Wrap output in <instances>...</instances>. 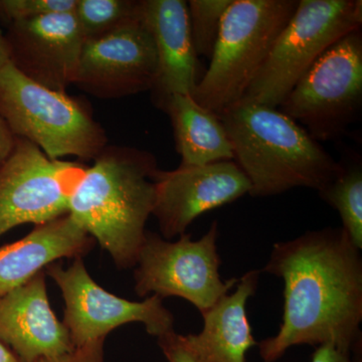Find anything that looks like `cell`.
<instances>
[{"label":"cell","mask_w":362,"mask_h":362,"mask_svg":"<svg viewBox=\"0 0 362 362\" xmlns=\"http://www.w3.org/2000/svg\"><path fill=\"white\" fill-rule=\"evenodd\" d=\"M263 272L284 281L280 329L258 343L264 361L275 362L296 345L332 343L350 354L358 347L362 258L342 228L277 243Z\"/></svg>","instance_id":"obj_1"},{"label":"cell","mask_w":362,"mask_h":362,"mask_svg":"<svg viewBox=\"0 0 362 362\" xmlns=\"http://www.w3.org/2000/svg\"><path fill=\"white\" fill-rule=\"evenodd\" d=\"M158 170L156 157L147 150L107 145L71 194L68 214L119 269L136 265Z\"/></svg>","instance_id":"obj_2"},{"label":"cell","mask_w":362,"mask_h":362,"mask_svg":"<svg viewBox=\"0 0 362 362\" xmlns=\"http://www.w3.org/2000/svg\"><path fill=\"white\" fill-rule=\"evenodd\" d=\"M218 117L252 197H274L297 187L320 192L341 169V162L278 108L240 102Z\"/></svg>","instance_id":"obj_3"},{"label":"cell","mask_w":362,"mask_h":362,"mask_svg":"<svg viewBox=\"0 0 362 362\" xmlns=\"http://www.w3.org/2000/svg\"><path fill=\"white\" fill-rule=\"evenodd\" d=\"M298 0H233L221 21L209 69L192 98L216 115L242 101Z\"/></svg>","instance_id":"obj_4"},{"label":"cell","mask_w":362,"mask_h":362,"mask_svg":"<svg viewBox=\"0 0 362 362\" xmlns=\"http://www.w3.org/2000/svg\"><path fill=\"white\" fill-rule=\"evenodd\" d=\"M0 115L16 137L54 160H94L108 145L106 131L80 100L37 84L11 63L0 70Z\"/></svg>","instance_id":"obj_5"},{"label":"cell","mask_w":362,"mask_h":362,"mask_svg":"<svg viewBox=\"0 0 362 362\" xmlns=\"http://www.w3.org/2000/svg\"><path fill=\"white\" fill-rule=\"evenodd\" d=\"M361 25V0H298L240 102L279 108L316 59Z\"/></svg>","instance_id":"obj_6"},{"label":"cell","mask_w":362,"mask_h":362,"mask_svg":"<svg viewBox=\"0 0 362 362\" xmlns=\"http://www.w3.org/2000/svg\"><path fill=\"white\" fill-rule=\"evenodd\" d=\"M362 108V33L330 45L298 81L279 110L316 141L337 139L358 120Z\"/></svg>","instance_id":"obj_7"},{"label":"cell","mask_w":362,"mask_h":362,"mask_svg":"<svg viewBox=\"0 0 362 362\" xmlns=\"http://www.w3.org/2000/svg\"><path fill=\"white\" fill-rule=\"evenodd\" d=\"M218 233L216 221L197 240L185 233L170 242L147 230L134 267L135 292L140 297L182 298L206 313L239 282L221 277Z\"/></svg>","instance_id":"obj_8"},{"label":"cell","mask_w":362,"mask_h":362,"mask_svg":"<svg viewBox=\"0 0 362 362\" xmlns=\"http://www.w3.org/2000/svg\"><path fill=\"white\" fill-rule=\"evenodd\" d=\"M86 169L78 162L49 158L37 145L16 137L0 164V237L16 226L40 225L68 214Z\"/></svg>","instance_id":"obj_9"},{"label":"cell","mask_w":362,"mask_h":362,"mask_svg":"<svg viewBox=\"0 0 362 362\" xmlns=\"http://www.w3.org/2000/svg\"><path fill=\"white\" fill-rule=\"evenodd\" d=\"M45 272L61 290L65 301L63 324L74 349L106 338L112 330L128 323H142L156 338L175 331V317L164 307L162 298L152 295L135 302L112 294L93 280L83 258L74 259L68 268L56 262Z\"/></svg>","instance_id":"obj_10"},{"label":"cell","mask_w":362,"mask_h":362,"mask_svg":"<svg viewBox=\"0 0 362 362\" xmlns=\"http://www.w3.org/2000/svg\"><path fill=\"white\" fill-rule=\"evenodd\" d=\"M157 74L153 39L141 16L98 39L85 40L74 85L100 99L151 90Z\"/></svg>","instance_id":"obj_11"},{"label":"cell","mask_w":362,"mask_h":362,"mask_svg":"<svg viewBox=\"0 0 362 362\" xmlns=\"http://www.w3.org/2000/svg\"><path fill=\"white\" fill-rule=\"evenodd\" d=\"M250 192L249 180L233 160L180 165L170 171L159 169L152 216L164 239L170 240L187 233L202 214L232 204Z\"/></svg>","instance_id":"obj_12"},{"label":"cell","mask_w":362,"mask_h":362,"mask_svg":"<svg viewBox=\"0 0 362 362\" xmlns=\"http://www.w3.org/2000/svg\"><path fill=\"white\" fill-rule=\"evenodd\" d=\"M4 37L11 65L26 78L59 92L74 85L84 39L73 13L16 21Z\"/></svg>","instance_id":"obj_13"},{"label":"cell","mask_w":362,"mask_h":362,"mask_svg":"<svg viewBox=\"0 0 362 362\" xmlns=\"http://www.w3.org/2000/svg\"><path fill=\"white\" fill-rule=\"evenodd\" d=\"M0 342L23 362L54 358L75 349L49 305L45 271L0 295Z\"/></svg>","instance_id":"obj_14"},{"label":"cell","mask_w":362,"mask_h":362,"mask_svg":"<svg viewBox=\"0 0 362 362\" xmlns=\"http://www.w3.org/2000/svg\"><path fill=\"white\" fill-rule=\"evenodd\" d=\"M140 16L153 39L157 74L151 99L159 107L173 95H190L201 81V63L195 52L187 1L140 0Z\"/></svg>","instance_id":"obj_15"},{"label":"cell","mask_w":362,"mask_h":362,"mask_svg":"<svg viewBox=\"0 0 362 362\" xmlns=\"http://www.w3.org/2000/svg\"><path fill=\"white\" fill-rule=\"evenodd\" d=\"M95 240L69 214L37 225L23 239L0 247V295L13 291L63 258H83Z\"/></svg>","instance_id":"obj_16"},{"label":"cell","mask_w":362,"mask_h":362,"mask_svg":"<svg viewBox=\"0 0 362 362\" xmlns=\"http://www.w3.org/2000/svg\"><path fill=\"white\" fill-rule=\"evenodd\" d=\"M261 271L239 279L233 293L221 297L202 314L204 328L185 340L204 362H246L247 351L258 342L252 337L247 314V300L256 293Z\"/></svg>","instance_id":"obj_17"},{"label":"cell","mask_w":362,"mask_h":362,"mask_svg":"<svg viewBox=\"0 0 362 362\" xmlns=\"http://www.w3.org/2000/svg\"><path fill=\"white\" fill-rule=\"evenodd\" d=\"M159 109L170 119L180 165L233 160L232 143L220 117L197 103L190 95H173Z\"/></svg>","instance_id":"obj_18"},{"label":"cell","mask_w":362,"mask_h":362,"mask_svg":"<svg viewBox=\"0 0 362 362\" xmlns=\"http://www.w3.org/2000/svg\"><path fill=\"white\" fill-rule=\"evenodd\" d=\"M321 199L337 209L350 242L362 250V166L361 159L341 163L338 175L318 192Z\"/></svg>","instance_id":"obj_19"},{"label":"cell","mask_w":362,"mask_h":362,"mask_svg":"<svg viewBox=\"0 0 362 362\" xmlns=\"http://www.w3.org/2000/svg\"><path fill=\"white\" fill-rule=\"evenodd\" d=\"M139 9L140 0H77L73 13L85 42L137 18Z\"/></svg>","instance_id":"obj_20"},{"label":"cell","mask_w":362,"mask_h":362,"mask_svg":"<svg viewBox=\"0 0 362 362\" xmlns=\"http://www.w3.org/2000/svg\"><path fill=\"white\" fill-rule=\"evenodd\" d=\"M233 0H189L187 1L190 33L197 57L211 59L221 23Z\"/></svg>","instance_id":"obj_21"},{"label":"cell","mask_w":362,"mask_h":362,"mask_svg":"<svg viewBox=\"0 0 362 362\" xmlns=\"http://www.w3.org/2000/svg\"><path fill=\"white\" fill-rule=\"evenodd\" d=\"M77 0H0V18L11 23L52 13H73Z\"/></svg>","instance_id":"obj_22"},{"label":"cell","mask_w":362,"mask_h":362,"mask_svg":"<svg viewBox=\"0 0 362 362\" xmlns=\"http://www.w3.org/2000/svg\"><path fill=\"white\" fill-rule=\"evenodd\" d=\"M157 341L168 362H204L188 345L185 335L175 331L157 338Z\"/></svg>","instance_id":"obj_23"},{"label":"cell","mask_w":362,"mask_h":362,"mask_svg":"<svg viewBox=\"0 0 362 362\" xmlns=\"http://www.w3.org/2000/svg\"><path fill=\"white\" fill-rule=\"evenodd\" d=\"M106 338L94 340L64 356L39 362H104V343Z\"/></svg>","instance_id":"obj_24"},{"label":"cell","mask_w":362,"mask_h":362,"mask_svg":"<svg viewBox=\"0 0 362 362\" xmlns=\"http://www.w3.org/2000/svg\"><path fill=\"white\" fill-rule=\"evenodd\" d=\"M311 362H356L350 352L338 349L332 343L317 347L312 356Z\"/></svg>","instance_id":"obj_25"},{"label":"cell","mask_w":362,"mask_h":362,"mask_svg":"<svg viewBox=\"0 0 362 362\" xmlns=\"http://www.w3.org/2000/svg\"><path fill=\"white\" fill-rule=\"evenodd\" d=\"M16 141V136L7 125L6 120L0 115V164L11 153Z\"/></svg>","instance_id":"obj_26"},{"label":"cell","mask_w":362,"mask_h":362,"mask_svg":"<svg viewBox=\"0 0 362 362\" xmlns=\"http://www.w3.org/2000/svg\"><path fill=\"white\" fill-rule=\"evenodd\" d=\"M9 63H11V58H9L8 45H7L6 37L0 32V70Z\"/></svg>","instance_id":"obj_27"},{"label":"cell","mask_w":362,"mask_h":362,"mask_svg":"<svg viewBox=\"0 0 362 362\" xmlns=\"http://www.w3.org/2000/svg\"><path fill=\"white\" fill-rule=\"evenodd\" d=\"M0 362H23L4 343L0 342Z\"/></svg>","instance_id":"obj_28"}]
</instances>
